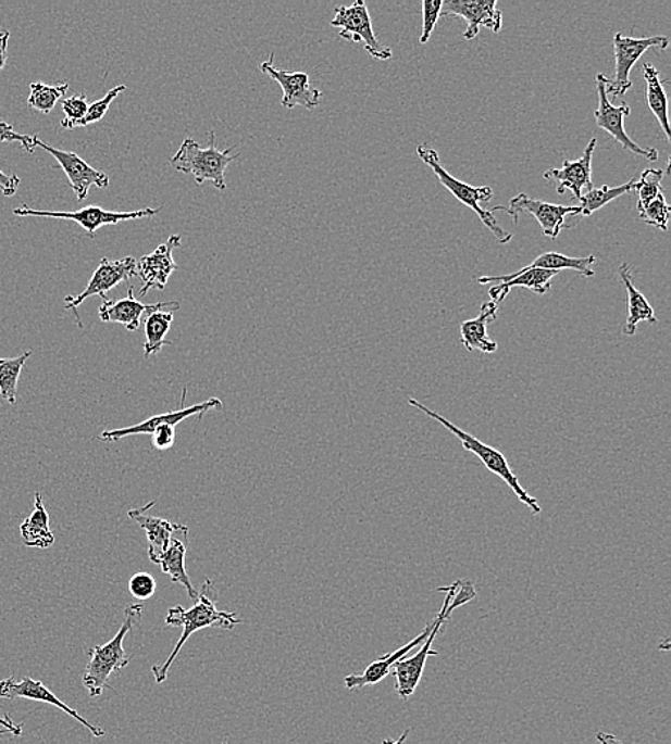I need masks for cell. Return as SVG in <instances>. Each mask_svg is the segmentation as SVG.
<instances>
[{
  "label": "cell",
  "instance_id": "8fae6325",
  "mask_svg": "<svg viewBox=\"0 0 671 744\" xmlns=\"http://www.w3.org/2000/svg\"><path fill=\"white\" fill-rule=\"evenodd\" d=\"M136 264H138V261H136L134 256H126V258L116 261L103 258L101 264L98 265L97 270H95L88 287L85 288L84 292H80L79 295H67L65 298L66 310L74 311L79 327H82V324L79 315L76 313V308H78L80 304H84L90 297L99 295L105 301L109 291L120 286L121 282L129 281L131 278L138 275V273H136Z\"/></svg>",
  "mask_w": 671,
  "mask_h": 744
},
{
  "label": "cell",
  "instance_id": "d4e9b609",
  "mask_svg": "<svg viewBox=\"0 0 671 744\" xmlns=\"http://www.w3.org/2000/svg\"><path fill=\"white\" fill-rule=\"evenodd\" d=\"M621 282L627 291L629 317L625 321L623 332L625 336L633 337L637 331L638 324L645 321L655 326L657 318L655 310L648 304L647 298L634 287L632 274L627 264H621L619 268Z\"/></svg>",
  "mask_w": 671,
  "mask_h": 744
},
{
  "label": "cell",
  "instance_id": "f35d334b",
  "mask_svg": "<svg viewBox=\"0 0 671 744\" xmlns=\"http://www.w3.org/2000/svg\"><path fill=\"white\" fill-rule=\"evenodd\" d=\"M0 142H20L29 153H34L36 149L35 137L17 134L7 122H0Z\"/></svg>",
  "mask_w": 671,
  "mask_h": 744
},
{
  "label": "cell",
  "instance_id": "1f68e13d",
  "mask_svg": "<svg viewBox=\"0 0 671 744\" xmlns=\"http://www.w3.org/2000/svg\"><path fill=\"white\" fill-rule=\"evenodd\" d=\"M70 89V84L63 83L59 85H45L42 83L30 84V94L27 99V105L32 110L40 112V114H51L57 103L61 101Z\"/></svg>",
  "mask_w": 671,
  "mask_h": 744
},
{
  "label": "cell",
  "instance_id": "8992f818",
  "mask_svg": "<svg viewBox=\"0 0 671 744\" xmlns=\"http://www.w3.org/2000/svg\"><path fill=\"white\" fill-rule=\"evenodd\" d=\"M460 583L461 581L458 580L455 584H451L450 588L438 589V592L447 593V595L446 600H444L442 610H439L437 617L434 619L433 631H431L428 638L425 639V642L421 644L419 653H415V655L411 657L407 656L401 658V660L397 661L393 667L392 673L397 680L396 690L403 701L411 697L412 694H414L415 689L419 688L428 658L438 655L437 652L433 651V643L435 638L439 634V631H442L443 625L450 619L452 611L448 606H450V602L452 597H455L457 589L460 588Z\"/></svg>",
  "mask_w": 671,
  "mask_h": 744
},
{
  "label": "cell",
  "instance_id": "f546056e",
  "mask_svg": "<svg viewBox=\"0 0 671 744\" xmlns=\"http://www.w3.org/2000/svg\"><path fill=\"white\" fill-rule=\"evenodd\" d=\"M637 178L629 180L627 184L620 185V187L610 188L609 185H602L601 188L592 189L583 193L580 200V215L592 216L594 212L601 210L602 206L610 204L611 201L625 196V193L633 192L636 189Z\"/></svg>",
  "mask_w": 671,
  "mask_h": 744
},
{
  "label": "cell",
  "instance_id": "ee69618b",
  "mask_svg": "<svg viewBox=\"0 0 671 744\" xmlns=\"http://www.w3.org/2000/svg\"><path fill=\"white\" fill-rule=\"evenodd\" d=\"M596 739L600 744H624L623 742L619 741L618 737L613 736V734L610 733H597Z\"/></svg>",
  "mask_w": 671,
  "mask_h": 744
},
{
  "label": "cell",
  "instance_id": "277c9868",
  "mask_svg": "<svg viewBox=\"0 0 671 744\" xmlns=\"http://www.w3.org/2000/svg\"><path fill=\"white\" fill-rule=\"evenodd\" d=\"M408 404L412 405V407L417 409H420V412H423L425 416L435 419V421L442 424L443 427H446L448 431L452 432V434H455L457 439L461 441L464 450L477 455V457L482 459L485 468H487L489 472H493V475L500 477L501 480L510 487L512 493L517 495V499L532 509L533 514L542 513V507H539L537 500L532 497V495H530L527 491L523 489L519 477L512 472L509 463H507L505 454H501L500 451L494 450L493 446L484 444L483 441L475 439V437L469 434V432L462 431L460 427H457L456 424H452L451 421H448V419L439 416V414L431 412V409L425 407L424 404H421L420 401L410 399L408 400Z\"/></svg>",
  "mask_w": 671,
  "mask_h": 744
},
{
  "label": "cell",
  "instance_id": "8d00e7d4",
  "mask_svg": "<svg viewBox=\"0 0 671 744\" xmlns=\"http://www.w3.org/2000/svg\"><path fill=\"white\" fill-rule=\"evenodd\" d=\"M443 2L442 0H424L423 2V30L420 35V43H427L431 35L438 24L439 16H442Z\"/></svg>",
  "mask_w": 671,
  "mask_h": 744
},
{
  "label": "cell",
  "instance_id": "7402d4cb",
  "mask_svg": "<svg viewBox=\"0 0 671 744\" xmlns=\"http://www.w3.org/2000/svg\"><path fill=\"white\" fill-rule=\"evenodd\" d=\"M153 504L156 502L148 503L142 508L131 509L128 516L147 533L149 560L157 565L162 554L170 547L171 540L174 539L175 534H188V527L174 525L165 518L151 516L147 512L153 507Z\"/></svg>",
  "mask_w": 671,
  "mask_h": 744
},
{
  "label": "cell",
  "instance_id": "3957f363",
  "mask_svg": "<svg viewBox=\"0 0 671 744\" xmlns=\"http://www.w3.org/2000/svg\"><path fill=\"white\" fill-rule=\"evenodd\" d=\"M215 130H211L210 141L206 149L199 147L192 138H185L178 152L172 156L171 164L179 173L192 174L198 185L211 180L216 189L225 191V171L231 162L237 160L239 153L231 155L233 148L221 151L215 146Z\"/></svg>",
  "mask_w": 671,
  "mask_h": 744
},
{
  "label": "cell",
  "instance_id": "b9f144b4",
  "mask_svg": "<svg viewBox=\"0 0 671 744\" xmlns=\"http://www.w3.org/2000/svg\"><path fill=\"white\" fill-rule=\"evenodd\" d=\"M9 38H11V34L8 30L0 31V72L7 66Z\"/></svg>",
  "mask_w": 671,
  "mask_h": 744
},
{
  "label": "cell",
  "instance_id": "ab89813d",
  "mask_svg": "<svg viewBox=\"0 0 671 744\" xmlns=\"http://www.w3.org/2000/svg\"><path fill=\"white\" fill-rule=\"evenodd\" d=\"M153 445L157 450H170L175 443V427L163 426L153 431Z\"/></svg>",
  "mask_w": 671,
  "mask_h": 744
},
{
  "label": "cell",
  "instance_id": "d6a6232c",
  "mask_svg": "<svg viewBox=\"0 0 671 744\" xmlns=\"http://www.w3.org/2000/svg\"><path fill=\"white\" fill-rule=\"evenodd\" d=\"M663 171L661 169H646L642 177L637 179L636 189L638 196L637 210L646 209L650 202L655 201L657 197L663 193L661 187V179H663Z\"/></svg>",
  "mask_w": 671,
  "mask_h": 744
},
{
  "label": "cell",
  "instance_id": "4316f807",
  "mask_svg": "<svg viewBox=\"0 0 671 744\" xmlns=\"http://www.w3.org/2000/svg\"><path fill=\"white\" fill-rule=\"evenodd\" d=\"M643 75H645L648 110H650L653 115L656 116V119L659 121L666 138L670 141L669 103L668 94H666L663 88V85L669 84V80H661L659 71L650 65V63H645V65H643Z\"/></svg>",
  "mask_w": 671,
  "mask_h": 744
},
{
  "label": "cell",
  "instance_id": "6da1fadb",
  "mask_svg": "<svg viewBox=\"0 0 671 744\" xmlns=\"http://www.w3.org/2000/svg\"><path fill=\"white\" fill-rule=\"evenodd\" d=\"M218 597H220V593H218L214 583L207 579L192 607L176 606L167 611L166 626L183 627L184 630L171 656L163 661V665L152 667L153 678L158 684L165 682L175 658L178 657L181 648L185 646L190 635L199 630L211 629V627L233 630L235 626L241 625V620L237 619V613L218 610Z\"/></svg>",
  "mask_w": 671,
  "mask_h": 744
},
{
  "label": "cell",
  "instance_id": "9c48e42d",
  "mask_svg": "<svg viewBox=\"0 0 671 744\" xmlns=\"http://www.w3.org/2000/svg\"><path fill=\"white\" fill-rule=\"evenodd\" d=\"M670 43L666 36H653V38L633 39L618 34L614 36V61L616 71L613 79H606L607 93L613 94L614 98H620L629 92L632 88V80H630V72H632L634 63L643 56V53L650 48L668 49Z\"/></svg>",
  "mask_w": 671,
  "mask_h": 744
},
{
  "label": "cell",
  "instance_id": "f1b7e54d",
  "mask_svg": "<svg viewBox=\"0 0 671 744\" xmlns=\"http://www.w3.org/2000/svg\"><path fill=\"white\" fill-rule=\"evenodd\" d=\"M175 311L174 308L160 310L148 314L145 318V336H147V342L144 344L145 358L157 355L165 345H172V342L166 340V333L170 332L172 321H174Z\"/></svg>",
  "mask_w": 671,
  "mask_h": 744
},
{
  "label": "cell",
  "instance_id": "ffe728a7",
  "mask_svg": "<svg viewBox=\"0 0 671 744\" xmlns=\"http://www.w3.org/2000/svg\"><path fill=\"white\" fill-rule=\"evenodd\" d=\"M165 308H179V302L167 301L158 302V304H144L136 300L134 295V287H128V297L124 300L111 301L107 300L99 306V318L103 323L122 324L131 332H135L140 326V318L145 314L156 313V311Z\"/></svg>",
  "mask_w": 671,
  "mask_h": 744
},
{
  "label": "cell",
  "instance_id": "e0dca14e",
  "mask_svg": "<svg viewBox=\"0 0 671 744\" xmlns=\"http://www.w3.org/2000/svg\"><path fill=\"white\" fill-rule=\"evenodd\" d=\"M27 698V701L42 702L47 705L58 707L66 715L74 717L76 721H79L82 726H85L89 730L90 734L95 737L105 736L107 732L99 726L90 723L85 717H82L78 711L72 709L66 703H63L61 698L54 696V694L40 680H34L26 676L21 682H17L15 678H8L0 680V698H8V701H15V698Z\"/></svg>",
  "mask_w": 671,
  "mask_h": 744
},
{
  "label": "cell",
  "instance_id": "4fadbf2b",
  "mask_svg": "<svg viewBox=\"0 0 671 744\" xmlns=\"http://www.w3.org/2000/svg\"><path fill=\"white\" fill-rule=\"evenodd\" d=\"M274 53H271L270 60L261 63V72L276 80L279 87L283 88L284 94L283 99H281V105L287 108V110L302 106L308 111L319 106L323 92L311 88L310 76L306 72L279 70V67L274 65Z\"/></svg>",
  "mask_w": 671,
  "mask_h": 744
},
{
  "label": "cell",
  "instance_id": "4dcf8cb0",
  "mask_svg": "<svg viewBox=\"0 0 671 744\" xmlns=\"http://www.w3.org/2000/svg\"><path fill=\"white\" fill-rule=\"evenodd\" d=\"M32 351L16 358H0V395L9 404H16L17 382Z\"/></svg>",
  "mask_w": 671,
  "mask_h": 744
},
{
  "label": "cell",
  "instance_id": "74e56055",
  "mask_svg": "<svg viewBox=\"0 0 671 744\" xmlns=\"http://www.w3.org/2000/svg\"><path fill=\"white\" fill-rule=\"evenodd\" d=\"M129 592L140 602L153 597V594L157 592L156 577L145 571L136 572L133 579L129 580Z\"/></svg>",
  "mask_w": 671,
  "mask_h": 744
},
{
  "label": "cell",
  "instance_id": "ac0fdd59",
  "mask_svg": "<svg viewBox=\"0 0 671 744\" xmlns=\"http://www.w3.org/2000/svg\"><path fill=\"white\" fill-rule=\"evenodd\" d=\"M181 247V236H171L165 243H161L151 254L144 255L136 264V277L142 281L140 295L145 297L151 290H163L172 273L178 269L174 261L175 248Z\"/></svg>",
  "mask_w": 671,
  "mask_h": 744
},
{
  "label": "cell",
  "instance_id": "f6af8a7d",
  "mask_svg": "<svg viewBox=\"0 0 671 744\" xmlns=\"http://www.w3.org/2000/svg\"><path fill=\"white\" fill-rule=\"evenodd\" d=\"M408 733H410V729L406 730V732H403V733L401 734V737L398 739V741H392V739H385V741L383 742V744H403V742H406V739H407V736H408Z\"/></svg>",
  "mask_w": 671,
  "mask_h": 744
},
{
  "label": "cell",
  "instance_id": "9a60e30c",
  "mask_svg": "<svg viewBox=\"0 0 671 744\" xmlns=\"http://www.w3.org/2000/svg\"><path fill=\"white\" fill-rule=\"evenodd\" d=\"M185 395H187V388H185L183 392V400H181L179 409L161 414V416L145 419L142 423L135 424V426L131 427L120 428V430L103 431L102 434L99 436V440L105 441V443H115V441L126 439V437L129 436H152L157 428L163 426L176 427L179 423H183L184 419L195 416H203V414L211 412V409L222 408V401L220 399H215V396L214 399L203 401L201 404H195L190 405V407H185Z\"/></svg>",
  "mask_w": 671,
  "mask_h": 744
},
{
  "label": "cell",
  "instance_id": "bcb514c9",
  "mask_svg": "<svg viewBox=\"0 0 671 744\" xmlns=\"http://www.w3.org/2000/svg\"><path fill=\"white\" fill-rule=\"evenodd\" d=\"M222 744H228V739H225L224 743Z\"/></svg>",
  "mask_w": 671,
  "mask_h": 744
},
{
  "label": "cell",
  "instance_id": "ba28073f",
  "mask_svg": "<svg viewBox=\"0 0 671 744\" xmlns=\"http://www.w3.org/2000/svg\"><path fill=\"white\" fill-rule=\"evenodd\" d=\"M161 209H144L134 212H115L103 210L99 205L85 206L79 211L74 212H54V211H38L32 210L29 206L22 205L20 209L13 210V214L25 218V216H39V218H57L74 220L79 224L90 237H95L98 229L105 227V225H116L124 223V220L152 218L160 214Z\"/></svg>",
  "mask_w": 671,
  "mask_h": 744
},
{
  "label": "cell",
  "instance_id": "5bb4252c",
  "mask_svg": "<svg viewBox=\"0 0 671 744\" xmlns=\"http://www.w3.org/2000/svg\"><path fill=\"white\" fill-rule=\"evenodd\" d=\"M442 16H457L465 21L464 39L477 38L484 26L494 34L501 30L502 13L498 11L496 0H447L443 2Z\"/></svg>",
  "mask_w": 671,
  "mask_h": 744
},
{
  "label": "cell",
  "instance_id": "d590c367",
  "mask_svg": "<svg viewBox=\"0 0 671 744\" xmlns=\"http://www.w3.org/2000/svg\"><path fill=\"white\" fill-rule=\"evenodd\" d=\"M125 90V85H117V87L109 90L105 97L99 99V101L90 103L84 121H82L79 124V128H84V126L97 124V122L102 121L103 116L107 115L109 106H111V103L115 101L117 94L124 93Z\"/></svg>",
  "mask_w": 671,
  "mask_h": 744
},
{
  "label": "cell",
  "instance_id": "60d3db41",
  "mask_svg": "<svg viewBox=\"0 0 671 744\" xmlns=\"http://www.w3.org/2000/svg\"><path fill=\"white\" fill-rule=\"evenodd\" d=\"M20 185L21 179L17 178L16 175H8L0 169V189H2L4 197L15 196L17 189H20Z\"/></svg>",
  "mask_w": 671,
  "mask_h": 744
},
{
  "label": "cell",
  "instance_id": "7a4b0ae2",
  "mask_svg": "<svg viewBox=\"0 0 671 744\" xmlns=\"http://www.w3.org/2000/svg\"><path fill=\"white\" fill-rule=\"evenodd\" d=\"M142 616L140 604H131L125 610V620L121 629L117 630L115 638L103 644L90 648L89 663L86 665L82 683L88 690L90 697L102 696L103 690L109 688V679L113 673L125 669L129 665V657L124 648V640L129 631L133 630L136 621Z\"/></svg>",
  "mask_w": 671,
  "mask_h": 744
},
{
  "label": "cell",
  "instance_id": "7bdbcfd3",
  "mask_svg": "<svg viewBox=\"0 0 671 744\" xmlns=\"http://www.w3.org/2000/svg\"><path fill=\"white\" fill-rule=\"evenodd\" d=\"M0 726H2V728L7 730L8 733L15 734V736H21L22 730H24L22 726H16L15 723H13L11 716L8 715L0 716Z\"/></svg>",
  "mask_w": 671,
  "mask_h": 744
},
{
  "label": "cell",
  "instance_id": "7c38bea8",
  "mask_svg": "<svg viewBox=\"0 0 671 744\" xmlns=\"http://www.w3.org/2000/svg\"><path fill=\"white\" fill-rule=\"evenodd\" d=\"M497 211L506 212L507 215L512 216L515 224L519 223L520 215L523 212H527V214L533 215L538 220L544 236L550 239H556L560 236L561 229L566 227L567 215H580V212H582L580 206H564L532 200V198L527 197V193H520V196L512 198L509 206H496V209L489 212L494 215V212Z\"/></svg>",
  "mask_w": 671,
  "mask_h": 744
},
{
  "label": "cell",
  "instance_id": "d6986e66",
  "mask_svg": "<svg viewBox=\"0 0 671 744\" xmlns=\"http://www.w3.org/2000/svg\"><path fill=\"white\" fill-rule=\"evenodd\" d=\"M559 275L557 270L548 269H520L519 273L509 275H496V277L475 278V281L487 286V283L498 282L497 286L489 288V297L496 304H501L509 295L511 288L521 287L527 288L534 294L544 295L551 290L552 278Z\"/></svg>",
  "mask_w": 671,
  "mask_h": 744
},
{
  "label": "cell",
  "instance_id": "cb8c5ba5",
  "mask_svg": "<svg viewBox=\"0 0 671 744\" xmlns=\"http://www.w3.org/2000/svg\"><path fill=\"white\" fill-rule=\"evenodd\" d=\"M498 305L496 302H484L477 318L461 323L460 333L462 345L467 351H480L483 354H494L498 344L488 337L487 326L497 318Z\"/></svg>",
  "mask_w": 671,
  "mask_h": 744
},
{
  "label": "cell",
  "instance_id": "484cf974",
  "mask_svg": "<svg viewBox=\"0 0 671 744\" xmlns=\"http://www.w3.org/2000/svg\"><path fill=\"white\" fill-rule=\"evenodd\" d=\"M21 535L26 547L47 550L54 544V535L49 527V514L40 493H35V509L22 522Z\"/></svg>",
  "mask_w": 671,
  "mask_h": 744
},
{
  "label": "cell",
  "instance_id": "603a6c76",
  "mask_svg": "<svg viewBox=\"0 0 671 744\" xmlns=\"http://www.w3.org/2000/svg\"><path fill=\"white\" fill-rule=\"evenodd\" d=\"M433 629L434 620L433 623L425 626V629L421 631L417 638L412 639L411 642L403 644V646L397 648L396 652L389 653V655L376 658L375 661L370 663V665L365 667V670L362 671L361 674L347 676V678L344 679V684H346L348 690H356L365 688V685L369 684L380 683L381 680H384L387 678V676L392 674L393 667L397 661H400L401 658L407 657L408 653H411L415 647H419L420 644L425 642V639L428 638Z\"/></svg>",
  "mask_w": 671,
  "mask_h": 744
},
{
  "label": "cell",
  "instance_id": "83f0119b",
  "mask_svg": "<svg viewBox=\"0 0 671 744\" xmlns=\"http://www.w3.org/2000/svg\"><path fill=\"white\" fill-rule=\"evenodd\" d=\"M185 554H187V544L174 537L171 540L170 547L162 554L157 565L161 566L162 571L170 576L174 583L184 585L189 597L197 602L199 593L198 590H195L192 581L189 579L187 567H185Z\"/></svg>",
  "mask_w": 671,
  "mask_h": 744
},
{
  "label": "cell",
  "instance_id": "5b68a950",
  "mask_svg": "<svg viewBox=\"0 0 671 744\" xmlns=\"http://www.w3.org/2000/svg\"><path fill=\"white\" fill-rule=\"evenodd\" d=\"M417 155L428 165L435 177L439 179L443 187L447 189L456 200L460 201L462 205L469 206L482 219L484 227L493 234L497 242L507 243L512 239V234L506 232L505 229L498 225L496 218L489 211H485L480 206V202L492 201L494 196L493 189L489 187H471V185L462 182V180L452 177L450 173L442 165L438 152L433 148L424 146L417 147Z\"/></svg>",
  "mask_w": 671,
  "mask_h": 744
},
{
  "label": "cell",
  "instance_id": "44dd1931",
  "mask_svg": "<svg viewBox=\"0 0 671 744\" xmlns=\"http://www.w3.org/2000/svg\"><path fill=\"white\" fill-rule=\"evenodd\" d=\"M597 139L593 138L586 149H584L583 156L577 161H564L563 168L561 169H548L544 173L543 178L546 180H556L559 184L557 187V193L563 196V193L569 189L573 193V200H582L583 189L592 191L593 179H592V161L594 149H596Z\"/></svg>",
  "mask_w": 671,
  "mask_h": 744
},
{
  "label": "cell",
  "instance_id": "e575fe53",
  "mask_svg": "<svg viewBox=\"0 0 671 744\" xmlns=\"http://www.w3.org/2000/svg\"><path fill=\"white\" fill-rule=\"evenodd\" d=\"M88 108L89 102L85 94H74V97L63 99L62 110L65 112V119L61 122L62 128H79V124L84 121Z\"/></svg>",
  "mask_w": 671,
  "mask_h": 744
},
{
  "label": "cell",
  "instance_id": "836d02e7",
  "mask_svg": "<svg viewBox=\"0 0 671 744\" xmlns=\"http://www.w3.org/2000/svg\"><path fill=\"white\" fill-rule=\"evenodd\" d=\"M670 212L671 206L666 201L663 193H661L646 209L638 211V215H641V219L645 220L646 224L653 225V227L666 232L669 228Z\"/></svg>",
  "mask_w": 671,
  "mask_h": 744
},
{
  "label": "cell",
  "instance_id": "2e32d148",
  "mask_svg": "<svg viewBox=\"0 0 671 744\" xmlns=\"http://www.w3.org/2000/svg\"><path fill=\"white\" fill-rule=\"evenodd\" d=\"M35 147L42 148L45 151L51 153L58 164L62 166L63 173L70 179L71 188L74 189L76 200L84 201L88 198L89 189L92 187L108 188L109 177L102 171L92 168L88 162L82 160L75 152L63 151V149L53 148L40 141L35 137Z\"/></svg>",
  "mask_w": 671,
  "mask_h": 744
},
{
  "label": "cell",
  "instance_id": "52a82bcc",
  "mask_svg": "<svg viewBox=\"0 0 671 744\" xmlns=\"http://www.w3.org/2000/svg\"><path fill=\"white\" fill-rule=\"evenodd\" d=\"M331 26L339 29V38L353 43H364L365 51L376 61H388L393 51L380 43L373 29V22L364 0H357L351 7L335 8Z\"/></svg>",
  "mask_w": 671,
  "mask_h": 744
},
{
  "label": "cell",
  "instance_id": "30bf717a",
  "mask_svg": "<svg viewBox=\"0 0 671 744\" xmlns=\"http://www.w3.org/2000/svg\"><path fill=\"white\" fill-rule=\"evenodd\" d=\"M606 75L598 74L596 76L598 110L594 112V119H596L598 128L606 130L625 151L646 157L647 161L656 162L659 160V152L655 148L638 147L636 142L632 141V138H629L624 129V119L632 114V110L625 103L614 106L610 102L609 93L606 90Z\"/></svg>",
  "mask_w": 671,
  "mask_h": 744
}]
</instances>
